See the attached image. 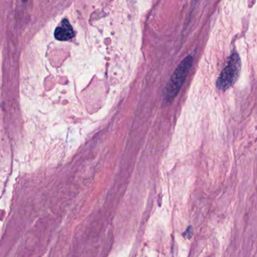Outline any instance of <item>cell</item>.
<instances>
[{
  "label": "cell",
  "instance_id": "1",
  "mask_svg": "<svg viewBox=\"0 0 257 257\" xmlns=\"http://www.w3.org/2000/svg\"><path fill=\"white\" fill-rule=\"evenodd\" d=\"M193 63V56L188 55L180 63L176 68L173 75L171 77L169 83L165 89V101L166 102H172L175 97L181 90L186 78L188 75Z\"/></svg>",
  "mask_w": 257,
  "mask_h": 257
},
{
  "label": "cell",
  "instance_id": "2",
  "mask_svg": "<svg viewBox=\"0 0 257 257\" xmlns=\"http://www.w3.org/2000/svg\"><path fill=\"white\" fill-rule=\"evenodd\" d=\"M241 58L238 53H233L229 57L226 67L219 75L217 87L220 91H226L232 87L238 78L241 72Z\"/></svg>",
  "mask_w": 257,
  "mask_h": 257
},
{
  "label": "cell",
  "instance_id": "3",
  "mask_svg": "<svg viewBox=\"0 0 257 257\" xmlns=\"http://www.w3.org/2000/svg\"><path fill=\"white\" fill-rule=\"evenodd\" d=\"M75 36V32L67 19L63 20L54 31V37L59 41H67Z\"/></svg>",
  "mask_w": 257,
  "mask_h": 257
},
{
  "label": "cell",
  "instance_id": "4",
  "mask_svg": "<svg viewBox=\"0 0 257 257\" xmlns=\"http://www.w3.org/2000/svg\"><path fill=\"white\" fill-rule=\"evenodd\" d=\"M23 3H26L27 2V0H22Z\"/></svg>",
  "mask_w": 257,
  "mask_h": 257
}]
</instances>
